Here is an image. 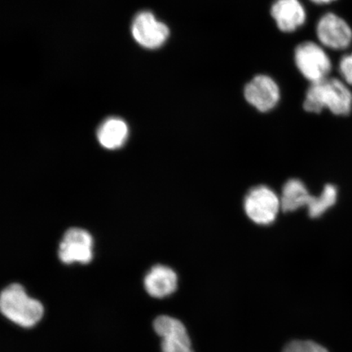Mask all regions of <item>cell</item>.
<instances>
[{"label":"cell","mask_w":352,"mask_h":352,"mask_svg":"<svg viewBox=\"0 0 352 352\" xmlns=\"http://www.w3.org/2000/svg\"><path fill=\"white\" fill-rule=\"evenodd\" d=\"M153 329L162 338V352H193L186 327L182 321L168 316L154 320Z\"/></svg>","instance_id":"cell-9"},{"label":"cell","mask_w":352,"mask_h":352,"mask_svg":"<svg viewBox=\"0 0 352 352\" xmlns=\"http://www.w3.org/2000/svg\"><path fill=\"white\" fill-rule=\"evenodd\" d=\"M244 208L248 217L255 223L267 226L275 221L281 209L280 199L266 186H258L252 189L246 195Z\"/></svg>","instance_id":"cell-4"},{"label":"cell","mask_w":352,"mask_h":352,"mask_svg":"<svg viewBox=\"0 0 352 352\" xmlns=\"http://www.w3.org/2000/svg\"><path fill=\"white\" fill-rule=\"evenodd\" d=\"M316 34L320 45L331 50H345L352 43L351 26L333 12L325 13L320 17L316 24Z\"/></svg>","instance_id":"cell-5"},{"label":"cell","mask_w":352,"mask_h":352,"mask_svg":"<svg viewBox=\"0 0 352 352\" xmlns=\"http://www.w3.org/2000/svg\"><path fill=\"white\" fill-rule=\"evenodd\" d=\"M310 1L316 4H319V6H323V4L330 3L336 1V0H310Z\"/></svg>","instance_id":"cell-17"},{"label":"cell","mask_w":352,"mask_h":352,"mask_svg":"<svg viewBox=\"0 0 352 352\" xmlns=\"http://www.w3.org/2000/svg\"><path fill=\"white\" fill-rule=\"evenodd\" d=\"M338 189L333 184H327L319 196H312L307 206L311 218H319L336 204Z\"/></svg>","instance_id":"cell-14"},{"label":"cell","mask_w":352,"mask_h":352,"mask_svg":"<svg viewBox=\"0 0 352 352\" xmlns=\"http://www.w3.org/2000/svg\"><path fill=\"white\" fill-rule=\"evenodd\" d=\"M305 111L320 113L327 109L338 116H346L352 110V94L349 85L336 78L311 83L302 104Z\"/></svg>","instance_id":"cell-1"},{"label":"cell","mask_w":352,"mask_h":352,"mask_svg":"<svg viewBox=\"0 0 352 352\" xmlns=\"http://www.w3.org/2000/svg\"><path fill=\"white\" fill-rule=\"evenodd\" d=\"M294 63L311 85L329 78L332 69L331 60L324 47L311 41L298 44L294 50Z\"/></svg>","instance_id":"cell-3"},{"label":"cell","mask_w":352,"mask_h":352,"mask_svg":"<svg viewBox=\"0 0 352 352\" xmlns=\"http://www.w3.org/2000/svg\"><path fill=\"white\" fill-rule=\"evenodd\" d=\"M131 32L140 45L149 50H156L169 38L168 26L157 21L151 12H140L132 22Z\"/></svg>","instance_id":"cell-7"},{"label":"cell","mask_w":352,"mask_h":352,"mask_svg":"<svg viewBox=\"0 0 352 352\" xmlns=\"http://www.w3.org/2000/svg\"><path fill=\"white\" fill-rule=\"evenodd\" d=\"M280 96L278 83L267 74H258L244 87L245 100L261 113L274 109L280 102Z\"/></svg>","instance_id":"cell-6"},{"label":"cell","mask_w":352,"mask_h":352,"mask_svg":"<svg viewBox=\"0 0 352 352\" xmlns=\"http://www.w3.org/2000/svg\"><path fill=\"white\" fill-rule=\"evenodd\" d=\"M311 197L305 184L300 180L290 179L285 183L280 198L281 209L285 212H290L307 206Z\"/></svg>","instance_id":"cell-13"},{"label":"cell","mask_w":352,"mask_h":352,"mask_svg":"<svg viewBox=\"0 0 352 352\" xmlns=\"http://www.w3.org/2000/svg\"><path fill=\"white\" fill-rule=\"evenodd\" d=\"M338 69H340L342 80L346 85L352 86V52L342 57Z\"/></svg>","instance_id":"cell-16"},{"label":"cell","mask_w":352,"mask_h":352,"mask_svg":"<svg viewBox=\"0 0 352 352\" xmlns=\"http://www.w3.org/2000/svg\"><path fill=\"white\" fill-rule=\"evenodd\" d=\"M0 309L6 318L24 328H32L43 316V306L26 294L23 286L12 284L3 290Z\"/></svg>","instance_id":"cell-2"},{"label":"cell","mask_w":352,"mask_h":352,"mask_svg":"<svg viewBox=\"0 0 352 352\" xmlns=\"http://www.w3.org/2000/svg\"><path fill=\"white\" fill-rule=\"evenodd\" d=\"M283 352H329L322 346L311 341H293L285 346Z\"/></svg>","instance_id":"cell-15"},{"label":"cell","mask_w":352,"mask_h":352,"mask_svg":"<svg viewBox=\"0 0 352 352\" xmlns=\"http://www.w3.org/2000/svg\"><path fill=\"white\" fill-rule=\"evenodd\" d=\"M129 136V126L118 118H110L101 124L98 131V139L102 146L117 149L125 144Z\"/></svg>","instance_id":"cell-12"},{"label":"cell","mask_w":352,"mask_h":352,"mask_svg":"<svg viewBox=\"0 0 352 352\" xmlns=\"http://www.w3.org/2000/svg\"><path fill=\"white\" fill-rule=\"evenodd\" d=\"M94 241L89 232L82 228H72L66 231L59 246V258L66 264L90 263Z\"/></svg>","instance_id":"cell-8"},{"label":"cell","mask_w":352,"mask_h":352,"mask_svg":"<svg viewBox=\"0 0 352 352\" xmlns=\"http://www.w3.org/2000/svg\"><path fill=\"white\" fill-rule=\"evenodd\" d=\"M178 278L171 268L156 265L144 277V288L149 296L162 298L173 294L177 289Z\"/></svg>","instance_id":"cell-11"},{"label":"cell","mask_w":352,"mask_h":352,"mask_svg":"<svg viewBox=\"0 0 352 352\" xmlns=\"http://www.w3.org/2000/svg\"><path fill=\"white\" fill-rule=\"evenodd\" d=\"M270 12L277 28L284 33L296 32L307 21L305 8L299 0H276Z\"/></svg>","instance_id":"cell-10"}]
</instances>
